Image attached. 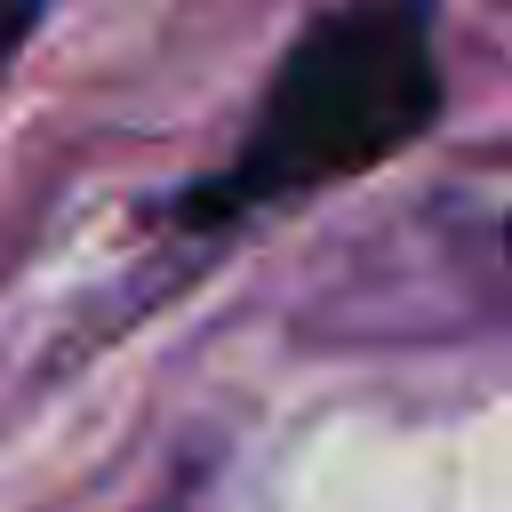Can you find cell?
I'll list each match as a JSON object with an SVG mask.
<instances>
[{
  "label": "cell",
  "instance_id": "cell-1",
  "mask_svg": "<svg viewBox=\"0 0 512 512\" xmlns=\"http://www.w3.org/2000/svg\"><path fill=\"white\" fill-rule=\"evenodd\" d=\"M432 112H440L432 0H352L288 48L240 160L216 184H200L192 216H224L248 200L312 192L328 176H360L392 160L400 144H416Z\"/></svg>",
  "mask_w": 512,
  "mask_h": 512
},
{
  "label": "cell",
  "instance_id": "cell-2",
  "mask_svg": "<svg viewBox=\"0 0 512 512\" xmlns=\"http://www.w3.org/2000/svg\"><path fill=\"white\" fill-rule=\"evenodd\" d=\"M32 24H40V0H0V56H8Z\"/></svg>",
  "mask_w": 512,
  "mask_h": 512
},
{
  "label": "cell",
  "instance_id": "cell-3",
  "mask_svg": "<svg viewBox=\"0 0 512 512\" xmlns=\"http://www.w3.org/2000/svg\"><path fill=\"white\" fill-rule=\"evenodd\" d=\"M504 240H512V224H504Z\"/></svg>",
  "mask_w": 512,
  "mask_h": 512
}]
</instances>
